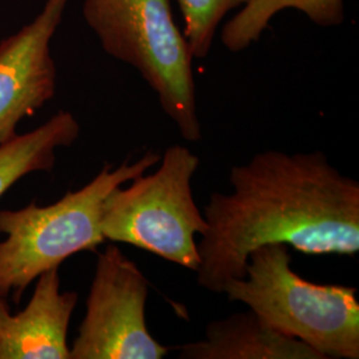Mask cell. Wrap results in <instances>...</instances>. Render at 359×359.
Masks as SVG:
<instances>
[{
    "label": "cell",
    "instance_id": "5",
    "mask_svg": "<svg viewBox=\"0 0 359 359\" xmlns=\"http://www.w3.org/2000/svg\"><path fill=\"white\" fill-rule=\"evenodd\" d=\"M200 157L188 147L172 145L160 156L154 173L129 181L108 194L102 213V233L112 243L149 252L181 268L197 271L196 237L206 229L194 201L192 179Z\"/></svg>",
    "mask_w": 359,
    "mask_h": 359
},
{
    "label": "cell",
    "instance_id": "10",
    "mask_svg": "<svg viewBox=\"0 0 359 359\" xmlns=\"http://www.w3.org/2000/svg\"><path fill=\"white\" fill-rule=\"evenodd\" d=\"M80 135V124L71 112L59 111L39 128L16 135L0 145V198L32 172H51L56 149L69 147Z\"/></svg>",
    "mask_w": 359,
    "mask_h": 359
},
{
    "label": "cell",
    "instance_id": "9",
    "mask_svg": "<svg viewBox=\"0 0 359 359\" xmlns=\"http://www.w3.org/2000/svg\"><path fill=\"white\" fill-rule=\"evenodd\" d=\"M181 359H323L270 327L250 309L208 323L205 338L179 347Z\"/></svg>",
    "mask_w": 359,
    "mask_h": 359
},
{
    "label": "cell",
    "instance_id": "11",
    "mask_svg": "<svg viewBox=\"0 0 359 359\" xmlns=\"http://www.w3.org/2000/svg\"><path fill=\"white\" fill-rule=\"evenodd\" d=\"M345 0H250L224 27L222 43L231 52L243 51L261 36L271 16L283 8H297L318 26H338L345 19Z\"/></svg>",
    "mask_w": 359,
    "mask_h": 359
},
{
    "label": "cell",
    "instance_id": "6",
    "mask_svg": "<svg viewBox=\"0 0 359 359\" xmlns=\"http://www.w3.org/2000/svg\"><path fill=\"white\" fill-rule=\"evenodd\" d=\"M149 283L116 245L97 257L95 276L69 359H161L169 347L149 333L145 305Z\"/></svg>",
    "mask_w": 359,
    "mask_h": 359
},
{
    "label": "cell",
    "instance_id": "8",
    "mask_svg": "<svg viewBox=\"0 0 359 359\" xmlns=\"http://www.w3.org/2000/svg\"><path fill=\"white\" fill-rule=\"evenodd\" d=\"M36 280L28 305L16 314L0 297V359H69L67 337L79 295L60 290L59 268Z\"/></svg>",
    "mask_w": 359,
    "mask_h": 359
},
{
    "label": "cell",
    "instance_id": "1",
    "mask_svg": "<svg viewBox=\"0 0 359 359\" xmlns=\"http://www.w3.org/2000/svg\"><path fill=\"white\" fill-rule=\"evenodd\" d=\"M231 191L210 194L204 208L197 283L222 294L245 276L249 256L283 244L311 256L359 252V182L325 152L262 151L229 173Z\"/></svg>",
    "mask_w": 359,
    "mask_h": 359
},
{
    "label": "cell",
    "instance_id": "4",
    "mask_svg": "<svg viewBox=\"0 0 359 359\" xmlns=\"http://www.w3.org/2000/svg\"><path fill=\"white\" fill-rule=\"evenodd\" d=\"M83 16L104 51L133 67L189 142H201L193 55L170 0H84Z\"/></svg>",
    "mask_w": 359,
    "mask_h": 359
},
{
    "label": "cell",
    "instance_id": "2",
    "mask_svg": "<svg viewBox=\"0 0 359 359\" xmlns=\"http://www.w3.org/2000/svg\"><path fill=\"white\" fill-rule=\"evenodd\" d=\"M160 154L148 151L120 167L105 164L95 179L51 205L35 201L19 210H0V297L18 305L27 287L47 270L69 257L95 250L105 241L102 213L105 198L116 188L157 165Z\"/></svg>",
    "mask_w": 359,
    "mask_h": 359
},
{
    "label": "cell",
    "instance_id": "3",
    "mask_svg": "<svg viewBox=\"0 0 359 359\" xmlns=\"http://www.w3.org/2000/svg\"><path fill=\"white\" fill-rule=\"evenodd\" d=\"M292 262L289 246L264 245L250 253L244 277L225 283L222 294L323 359H358V290L310 283L295 273Z\"/></svg>",
    "mask_w": 359,
    "mask_h": 359
},
{
    "label": "cell",
    "instance_id": "12",
    "mask_svg": "<svg viewBox=\"0 0 359 359\" xmlns=\"http://www.w3.org/2000/svg\"><path fill=\"white\" fill-rule=\"evenodd\" d=\"M184 19V36L194 59H205L228 13L250 0H175Z\"/></svg>",
    "mask_w": 359,
    "mask_h": 359
},
{
    "label": "cell",
    "instance_id": "7",
    "mask_svg": "<svg viewBox=\"0 0 359 359\" xmlns=\"http://www.w3.org/2000/svg\"><path fill=\"white\" fill-rule=\"evenodd\" d=\"M69 1L46 0L34 20L0 41V145L13 139L18 124L56 93L51 40Z\"/></svg>",
    "mask_w": 359,
    "mask_h": 359
}]
</instances>
